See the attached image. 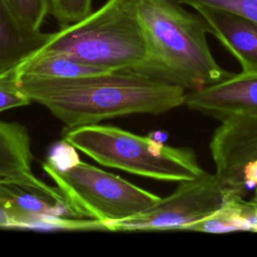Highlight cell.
Returning <instances> with one entry per match:
<instances>
[{"label": "cell", "mask_w": 257, "mask_h": 257, "mask_svg": "<svg viewBox=\"0 0 257 257\" xmlns=\"http://www.w3.org/2000/svg\"><path fill=\"white\" fill-rule=\"evenodd\" d=\"M32 101L48 108L66 128L132 113L161 114L185 103L187 89L133 70L70 78L19 76Z\"/></svg>", "instance_id": "cell-1"}, {"label": "cell", "mask_w": 257, "mask_h": 257, "mask_svg": "<svg viewBox=\"0 0 257 257\" xmlns=\"http://www.w3.org/2000/svg\"><path fill=\"white\" fill-rule=\"evenodd\" d=\"M138 11L148 57L136 72L185 89H200L233 73L215 60L207 25L199 13H191L175 0H138Z\"/></svg>", "instance_id": "cell-2"}, {"label": "cell", "mask_w": 257, "mask_h": 257, "mask_svg": "<svg viewBox=\"0 0 257 257\" xmlns=\"http://www.w3.org/2000/svg\"><path fill=\"white\" fill-rule=\"evenodd\" d=\"M103 70L138 71L148 57L138 0H106L81 20L51 32L39 50Z\"/></svg>", "instance_id": "cell-3"}, {"label": "cell", "mask_w": 257, "mask_h": 257, "mask_svg": "<svg viewBox=\"0 0 257 257\" xmlns=\"http://www.w3.org/2000/svg\"><path fill=\"white\" fill-rule=\"evenodd\" d=\"M63 141L102 166L162 181L192 180L205 171L190 148L166 146L107 124L66 128Z\"/></svg>", "instance_id": "cell-4"}, {"label": "cell", "mask_w": 257, "mask_h": 257, "mask_svg": "<svg viewBox=\"0 0 257 257\" xmlns=\"http://www.w3.org/2000/svg\"><path fill=\"white\" fill-rule=\"evenodd\" d=\"M68 149V148H67ZM53 154L43 170L87 217L106 225L133 217L161 198L116 175L80 162L71 150Z\"/></svg>", "instance_id": "cell-5"}, {"label": "cell", "mask_w": 257, "mask_h": 257, "mask_svg": "<svg viewBox=\"0 0 257 257\" xmlns=\"http://www.w3.org/2000/svg\"><path fill=\"white\" fill-rule=\"evenodd\" d=\"M179 183L170 196L133 217L106 225V231L189 230L235 196H242L216 173L204 172Z\"/></svg>", "instance_id": "cell-6"}, {"label": "cell", "mask_w": 257, "mask_h": 257, "mask_svg": "<svg viewBox=\"0 0 257 257\" xmlns=\"http://www.w3.org/2000/svg\"><path fill=\"white\" fill-rule=\"evenodd\" d=\"M0 203L14 215L18 228L105 231L59 187L46 185L31 172L0 178Z\"/></svg>", "instance_id": "cell-7"}, {"label": "cell", "mask_w": 257, "mask_h": 257, "mask_svg": "<svg viewBox=\"0 0 257 257\" xmlns=\"http://www.w3.org/2000/svg\"><path fill=\"white\" fill-rule=\"evenodd\" d=\"M216 174L242 196L241 172L257 162V116L235 115L221 121L209 144Z\"/></svg>", "instance_id": "cell-8"}, {"label": "cell", "mask_w": 257, "mask_h": 257, "mask_svg": "<svg viewBox=\"0 0 257 257\" xmlns=\"http://www.w3.org/2000/svg\"><path fill=\"white\" fill-rule=\"evenodd\" d=\"M184 104L220 121L235 115L257 116V72L233 73L214 84L188 90Z\"/></svg>", "instance_id": "cell-9"}, {"label": "cell", "mask_w": 257, "mask_h": 257, "mask_svg": "<svg viewBox=\"0 0 257 257\" xmlns=\"http://www.w3.org/2000/svg\"><path fill=\"white\" fill-rule=\"evenodd\" d=\"M208 33L212 34L240 63L243 72H257V21L237 12L198 6Z\"/></svg>", "instance_id": "cell-10"}, {"label": "cell", "mask_w": 257, "mask_h": 257, "mask_svg": "<svg viewBox=\"0 0 257 257\" xmlns=\"http://www.w3.org/2000/svg\"><path fill=\"white\" fill-rule=\"evenodd\" d=\"M51 33H31L21 28L0 0V73L18 66L38 52Z\"/></svg>", "instance_id": "cell-11"}, {"label": "cell", "mask_w": 257, "mask_h": 257, "mask_svg": "<svg viewBox=\"0 0 257 257\" xmlns=\"http://www.w3.org/2000/svg\"><path fill=\"white\" fill-rule=\"evenodd\" d=\"M189 230L214 234L235 231L257 233V197L253 196L247 201L243 196H235L219 211L193 225Z\"/></svg>", "instance_id": "cell-12"}, {"label": "cell", "mask_w": 257, "mask_h": 257, "mask_svg": "<svg viewBox=\"0 0 257 257\" xmlns=\"http://www.w3.org/2000/svg\"><path fill=\"white\" fill-rule=\"evenodd\" d=\"M31 143L27 128L0 120V178L31 172Z\"/></svg>", "instance_id": "cell-13"}, {"label": "cell", "mask_w": 257, "mask_h": 257, "mask_svg": "<svg viewBox=\"0 0 257 257\" xmlns=\"http://www.w3.org/2000/svg\"><path fill=\"white\" fill-rule=\"evenodd\" d=\"M19 76L35 78H70L107 70L87 65L63 54L38 51L17 66ZM110 71V70H109Z\"/></svg>", "instance_id": "cell-14"}, {"label": "cell", "mask_w": 257, "mask_h": 257, "mask_svg": "<svg viewBox=\"0 0 257 257\" xmlns=\"http://www.w3.org/2000/svg\"><path fill=\"white\" fill-rule=\"evenodd\" d=\"M16 21L24 30L37 33L49 14V0H1Z\"/></svg>", "instance_id": "cell-15"}, {"label": "cell", "mask_w": 257, "mask_h": 257, "mask_svg": "<svg viewBox=\"0 0 257 257\" xmlns=\"http://www.w3.org/2000/svg\"><path fill=\"white\" fill-rule=\"evenodd\" d=\"M31 101L20 85L17 66L0 73V112L28 105Z\"/></svg>", "instance_id": "cell-16"}, {"label": "cell", "mask_w": 257, "mask_h": 257, "mask_svg": "<svg viewBox=\"0 0 257 257\" xmlns=\"http://www.w3.org/2000/svg\"><path fill=\"white\" fill-rule=\"evenodd\" d=\"M92 0H49V14L61 25L75 23L91 10Z\"/></svg>", "instance_id": "cell-17"}, {"label": "cell", "mask_w": 257, "mask_h": 257, "mask_svg": "<svg viewBox=\"0 0 257 257\" xmlns=\"http://www.w3.org/2000/svg\"><path fill=\"white\" fill-rule=\"evenodd\" d=\"M194 9L198 6H212L228 9L257 21V0H175Z\"/></svg>", "instance_id": "cell-18"}, {"label": "cell", "mask_w": 257, "mask_h": 257, "mask_svg": "<svg viewBox=\"0 0 257 257\" xmlns=\"http://www.w3.org/2000/svg\"><path fill=\"white\" fill-rule=\"evenodd\" d=\"M0 228H18L14 215L0 203Z\"/></svg>", "instance_id": "cell-19"}, {"label": "cell", "mask_w": 257, "mask_h": 257, "mask_svg": "<svg viewBox=\"0 0 257 257\" xmlns=\"http://www.w3.org/2000/svg\"><path fill=\"white\" fill-rule=\"evenodd\" d=\"M254 196H255V197H257V188H256V190H255V194H254Z\"/></svg>", "instance_id": "cell-20"}]
</instances>
